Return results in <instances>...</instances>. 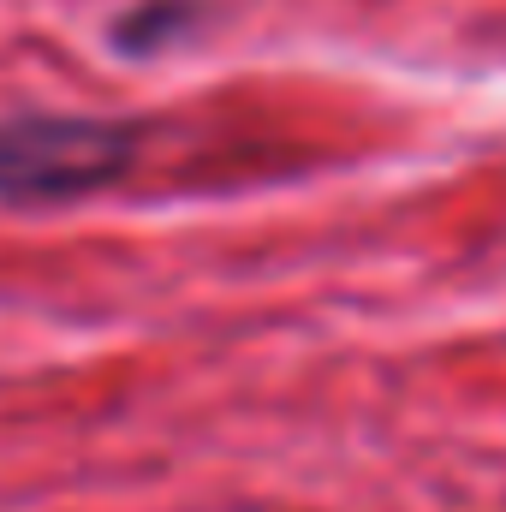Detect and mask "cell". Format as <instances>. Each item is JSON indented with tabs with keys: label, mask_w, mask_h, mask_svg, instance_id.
Instances as JSON below:
<instances>
[{
	"label": "cell",
	"mask_w": 506,
	"mask_h": 512,
	"mask_svg": "<svg viewBox=\"0 0 506 512\" xmlns=\"http://www.w3.org/2000/svg\"><path fill=\"white\" fill-rule=\"evenodd\" d=\"M143 149V126L102 114H6L0 203H72L120 185Z\"/></svg>",
	"instance_id": "1"
},
{
	"label": "cell",
	"mask_w": 506,
	"mask_h": 512,
	"mask_svg": "<svg viewBox=\"0 0 506 512\" xmlns=\"http://www.w3.org/2000/svg\"><path fill=\"white\" fill-rule=\"evenodd\" d=\"M197 24H203V0H137L131 12L114 18L108 36H114V48L126 60H155L173 42H185Z\"/></svg>",
	"instance_id": "2"
}]
</instances>
